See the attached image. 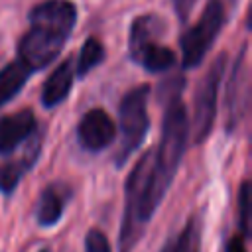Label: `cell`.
Returning <instances> with one entry per match:
<instances>
[{
  "label": "cell",
  "instance_id": "cell-1",
  "mask_svg": "<svg viewBox=\"0 0 252 252\" xmlns=\"http://www.w3.org/2000/svg\"><path fill=\"white\" fill-rule=\"evenodd\" d=\"M77 24V6L69 0H43L30 10V30L18 43V59L30 69L47 67L63 49Z\"/></svg>",
  "mask_w": 252,
  "mask_h": 252
},
{
  "label": "cell",
  "instance_id": "cell-2",
  "mask_svg": "<svg viewBox=\"0 0 252 252\" xmlns=\"http://www.w3.org/2000/svg\"><path fill=\"white\" fill-rule=\"evenodd\" d=\"M189 140V116L187 108L181 102L179 96L167 100L165 114H163V126H161V140L154 148L156 159H154V187L159 199L165 197L175 171L181 163V158L187 150Z\"/></svg>",
  "mask_w": 252,
  "mask_h": 252
},
{
  "label": "cell",
  "instance_id": "cell-3",
  "mask_svg": "<svg viewBox=\"0 0 252 252\" xmlns=\"http://www.w3.org/2000/svg\"><path fill=\"white\" fill-rule=\"evenodd\" d=\"M148 96H150V87L140 85L128 91L120 102L118 108V118H120V148L116 152V165L122 167L124 161L130 158L132 152L140 148L144 142L148 128H150V118H148Z\"/></svg>",
  "mask_w": 252,
  "mask_h": 252
},
{
  "label": "cell",
  "instance_id": "cell-4",
  "mask_svg": "<svg viewBox=\"0 0 252 252\" xmlns=\"http://www.w3.org/2000/svg\"><path fill=\"white\" fill-rule=\"evenodd\" d=\"M224 22H226V8L219 0H209V4L205 6L199 22L195 26H191L181 35L183 67L191 69V67L201 65L207 51L217 41Z\"/></svg>",
  "mask_w": 252,
  "mask_h": 252
},
{
  "label": "cell",
  "instance_id": "cell-5",
  "mask_svg": "<svg viewBox=\"0 0 252 252\" xmlns=\"http://www.w3.org/2000/svg\"><path fill=\"white\" fill-rule=\"evenodd\" d=\"M224 61L226 55L220 53L201 79L197 91H195V102H193V138L195 144L205 142V138L213 130V122L217 116V100H219V87L224 73Z\"/></svg>",
  "mask_w": 252,
  "mask_h": 252
},
{
  "label": "cell",
  "instance_id": "cell-6",
  "mask_svg": "<svg viewBox=\"0 0 252 252\" xmlns=\"http://www.w3.org/2000/svg\"><path fill=\"white\" fill-rule=\"evenodd\" d=\"M79 142L89 152H100L108 148L116 136V126L112 118L102 108H91L83 114L77 126Z\"/></svg>",
  "mask_w": 252,
  "mask_h": 252
},
{
  "label": "cell",
  "instance_id": "cell-7",
  "mask_svg": "<svg viewBox=\"0 0 252 252\" xmlns=\"http://www.w3.org/2000/svg\"><path fill=\"white\" fill-rule=\"evenodd\" d=\"M246 47L240 51L238 61L234 63L232 77L226 91V112H228V130L234 128V124L240 122L246 104H248V65H246Z\"/></svg>",
  "mask_w": 252,
  "mask_h": 252
},
{
  "label": "cell",
  "instance_id": "cell-8",
  "mask_svg": "<svg viewBox=\"0 0 252 252\" xmlns=\"http://www.w3.org/2000/svg\"><path fill=\"white\" fill-rule=\"evenodd\" d=\"M35 132V116L30 108L0 116V156H10Z\"/></svg>",
  "mask_w": 252,
  "mask_h": 252
},
{
  "label": "cell",
  "instance_id": "cell-9",
  "mask_svg": "<svg viewBox=\"0 0 252 252\" xmlns=\"http://www.w3.org/2000/svg\"><path fill=\"white\" fill-rule=\"evenodd\" d=\"M69 199H71V187L61 181L43 187L35 205V222L45 228L55 226L61 220Z\"/></svg>",
  "mask_w": 252,
  "mask_h": 252
},
{
  "label": "cell",
  "instance_id": "cell-10",
  "mask_svg": "<svg viewBox=\"0 0 252 252\" xmlns=\"http://www.w3.org/2000/svg\"><path fill=\"white\" fill-rule=\"evenodd\" d=\"M73 77H75V65L73 59H65L63 63H59L47 77V81L43 83L41 89V104L45 108H55L59 106L67 94L71 93L73 87Z\"/></svg>",
  "mask_w": 252,
  "mask_h": 252
},
{
  "label": "cell",
  "instance_id": "cell-11",
  "mask_svg": "<svg viewBox=\"0 0 252 252\" xmlns=\"http://www.w3.org/2000/svg\"><path fill=\"white\" fill-rule=\"evenodd\" d=\"M165 24L154 16V14H146V16H138L130 28V55L132 59H138V55L152 43H158V35L163 33Z\"/></svg>",
  "mask_w": 252,
  "mask_h": 252
},
{
  "label": "cell",
  "instance_id": "cell-12",
  "mask_svg": "<svg viewBox=\"0 0 252 252\" xmlns=\"http://www.w3.org/2000/svg\"><path fill=\"white\" fill-rule=\"evenodd\" d=\"M37 154H39V140H35L33 146H30L24 152V156L18 158L16 161H8V163L0 165V191L2 193L10 195L18 187L20 179L24 177V173L35 163Z\"/></svg>",
  "mask_w": 252,
  "mask_h": 252
},
{
  "label": "cell",
  "instance_id": "cell-13",
  "mask_svg": "<svg viewBox=\"0 0 252 252\" xmlns=\"http://www.w3.org/2000/svg\"><path fill=\"white\" fill-rule=\"evenodd\" d=\"M30 69L20 61H10L2 71H0V106H4L6 102H10L26 85L28 77H30Z\"/></svg>",
  "mask_w": 252,
  "mask_h": 252
},
{
  "label": "cell",
  "instance_id": "cell-14",
  "mask_svg": "<svg viewBox=\"0 0 252 252\" xmlns=\"http://www.w3.org/2000/svg\"><path fill=\"white\" fill-rule=\"evenodd\" d=\"M140 65H144L146 71L150 73H163L167 69L173 67L175 63V53L165 47V45H159V43H152L148 45L136 59Z\"/></svg>",
  "mask_w": 252,
  "mask_h": 252
},
{
  "label": "cell",
  "instance_id": "cell-15",
  "mask_svg": "<svg viewBox=\"0 0 252 252\" xmlns=\"http://www.w3.org/2000/svg\"><path fill=\"white\" fill-rule=\"evenodd\" d=\"M102 59H104L102 43L96 37H89L81 47V53H79V59H77V65H75V75L79 79L87 77L96 65L102 63Z\"/></svg>",
  "mask_w": 252,
  "mask_h": 252
},
{
  "label": "cell",
  "instance_id": "cell-16",
  "mask_svg": "<svg viewBox=\"0 0 252 252\" xmlns=\"http://www.w3.org/2000/svg\"><path fill=\"white\" fill-rule=\"evenodd\" d=\"M199 232H201L199 230V219L193 217L187 220V224L179 232H175L167 238V242L161 246L159 252H187L191 248V244L195 240H199Z\"/></svg>",
  "mask_w": 252,
  "mask_h": 252
},
{
  "label": "cell",
  "instance_id": "cell-17",
  "mask_svg": "<svg viewBox=\"0 0 252 252\" xmlns=\"http://www.w3.org/2000/svg\"><path fill=\"white\" fill-rule=\"evenodd\" d=\"M238 226L242 238L250 236V183L242 181L238 191Z\"/></svg>",
  "mask_w": 252,
  "mask_h": 252
},
{
  "label": "cell",
  "instance_id": "cell-18",
  "mask_svg": "<svg viewBox=\"0 0 252 252\" xmlns=\"http://www.w3.org/2000/svg\"><path fill=\"white\" fill-rule=\"evenodd\" d=\"M85 252H110L108 236L98 228H91L85 236Z\"/></svg>",
  "mask_w": 252,
  "mask_h": 252
},
{
  "label": "cell",
  "instance_id": "cell-19",
  "mask_svg": "<svg viewBox=\"0 0 252 252\" xmlns=\"http://www.w3.org/2000/svg\"><path fill=\"white\" fill-rule=\"evenodd\" d=\"M171 4H173V8H175V14L179 16V20L185 22V20L189 18L191 10L195 8L197 0H171Z\"/></svg>",
  "mask_w": 252,
  "mask_h": 252
},
{
  "label": "cell",
  "instance_id": "cell-20",
  "mask_svg": "<svg viewBox=\"0 0 252 252\" xmlns=\"http://www.w3.org/2000/svg\"><path fill=\"white\" fill-rule=\"evenodd\" d=\"M224 252H246V246H244V238H242V234L232 236V238L226 242V250H224Z\"/></svg>",
  "mask_w": 252,
  "mask_h": 252
},
{
  "label": "cell",
  "instance_id": "cell-21",
  "mask_svg": "<svg viewBox=\"0 0 252 252\" xmlns=\"http://www.w3.org/2000/svg\"><path fill=\"white\" fill-rule=\"evenodd\" d=\"M219 2H220L224 8H232V6H234V0H219Z\"/></svg>",
  "mask_w": 252,
  "mask_h": 252
},
{
  "label": "cell",
  "instance_id": "cell-22",
  "mask_svg": "<svg viewBox=\"0 0 252 252\" xmlns=\"http://www.w3.org/2000/svg\"><path fill=\"white\" fill-rule=\"evenodd\" d=\"M187 252H199V240H195V242L191 244V248H189Z\"/></svg>",
  "mask_w": 252,
  "mask_h": 252
},
{
  "label": "cell",
  "instance_id": "cell-23",
  "mask_svg": "<svg viewBox=\"0 0 252 252\" xmlns=\"http://www.w3.org/2000/svg\"><path fill=\"white\" fill-rule=\"evenodd\" d=\"M39 252H49V248H41V250H39Z\"/></svg>",
  "mask_w": 252,
  "mask_h": 252
}]
</instances>
